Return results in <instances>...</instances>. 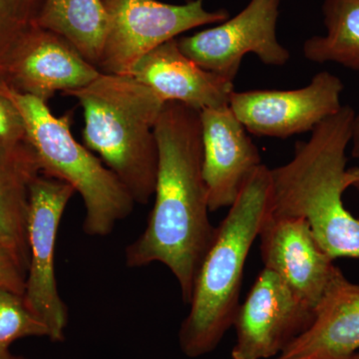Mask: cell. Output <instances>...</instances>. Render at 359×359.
Masks as SVG:
<instances>
[{
  "label": "cell",
  "mask_w": 359,
  "mask_h": 359,
  "mask_svg": "<svg viewBox=\"0 0 359 359\" xmlns=\"http://www.w3.org/2000/svg\"><path fill=\"white\" fill-rule=\"evenodd\" d=\"M155 135L159 161L154 205L145 230L127 245L125 262L129 268L164 264L178 282L184 304H189L216 233L203 176L200 111L176 101L165 102Z\"/></svg>",
  "instance_id": "6da1fadb"
},
{
  "label": "cell",
  "mask_w": 359,
  "mask_h": 359,
  "mask_svg": "<svg viewBox=\"0 0 359 359\" xmlns=\"http://www.w3.org/2000/svg\"><path fill=\"white\" fill-rule=\"evenodd\" d=\"M355 111L342 105L323 120L308 141L297 142L294 157L271 169L268 216L306 219L321 249L332 257L359 259V219L344 204L351 188L346 168Z\"/></svg>",
  "instance_id": "7a4b0ae2"
},
{
  "label": "cell",
  "mask_w": 359,
  "mask_h": 359,
  "mask_svg": "<svg viewBox=\"0 0 359 359\" xmlns=\"http://www.w3.org/2000/svg\"><path fill=\"white\" fill-rule=\"evenodd\" d=\"M271 192V169L262 164L216 226L196 276L190 311L180 327L179 346L187 358L212 353L233 327L245 262L268 215Z\"/></svg>",
  "instance_id": "3957f363"
},
{
  "label": "cell",
  "mask_w": 359,
  "mask_h": 359,
  "mask_svg": "<svg viewBox=\"0 0 359 359\" xmlns=\"http://www.w3.org/2000/svg\"><path fill=\"white\" fill-rule=\"evenodd\" d=\"M65 95L76 98L83 109L84 145L99 155L136 204L147 205L155 193V126L164 101L130 75L102 72Z\"/></svg>",
  "instance_id": "277c9868"
},
{
  "label": "cell",
  "mask_w": 359,
  "mask_h": 359,
  "mask_svg": "<svg viewBox=\"0 0 359 359\" xmlns=\"http://www.w3.org/2000/svg\"><path fill=\"white\" fill-rule=\"evenodd\" d=\"M0 89L22 116L26 138L45 176L69 184L83 200V231L92 237H105L116 224L130 216L135 201L119 179L101 159L75 140L70 113L56 117L47 103L21 93L6 82Z\"/></svg>",
  "instance_id": "5b68a950"
},
{
  "label": "cell",
  "mask_w": 359,
  "mask_h": 359,
  "mask_svg": "<svg viewBox=\"0 0 359 359\" xmlns=\"http://www.w3.org/2000/svg\"><path fill=\"white\" fill-rule=\"evenodd\" d=\"M108 13L107 37L98 69L129 75L148 52L199 26L229 20L226 9L208 11L204 0L175 6L157 0H104Z\"/></svg>",
  "instance_id": "8992f818"
},
{
  "label": "cell",
  "mask_w": 359,
  "mask_h": 359,
  "mask_svg": "<svg viewBox=\"0 0 359 359\" xmlns=\"http://www.w3.org/2000/svg\"><path fill=\"white\" fill-rule=\"evenodd\" d=\"M74 188L60 180L39 174L29 188L27 245L29 262L23 297L33 313L48 328L53 342L65 339L68 309L59 294L55 273L59 226Z\"/></svg>",
  "instance_id": "52a82bcc"
},
{
  "label": "cell",
  "mask_w": 359,
  "mask_h": 359,
  "mask_svg": "<svg viewBox=\"0 0 359 359\" xmlns=\"http://www.w3.org/2000/svg\"><path fill=\"white\" fill-rule=\"evenodd\" d=\"M280 2L250 0L235 18L177 39L180 50L200 67L231 82L248 53L256 54L264 65H285L290 53L276 37Z\"/></svg>",
  "instance_id": "ba28073f"
},
{
  "label": "cell",
  "mask_w": 359,
  "mask_h": 359,
  "mask_svg": "<svg viewBox=\"0 0 359 359\" xmlns=\"http://www.w3.org/2000/svg\"><path fill=\"white\" fill-rule=\"evenodd\" d=\"M314 314L280 276L264 268L236 314L231 359L275 358L308 330Z\"/></svg>",
  "instance_id": "9c48e42d"
},
{
  "label": "cell",
  "mask_w": 359,
  "mask_h": 359,
  "mask_svg": "<svg viewBox=\"0 0 359 359\" xmlns=\"http://www.w3.org/2000/svg\"><path fill=\"white\" fill-rule=\"evenodd\" d=\"M344 89L339 77L321 71L299 89L233 91L229 106L248 133L285 139L311 132L339 112Z\"/></svg>",
  "instance_id": "30bf717a"
},
{
  "label": "cell",
  "mask_w": 359,
  "mask_h": 359,
  "mask_svg": "<svg viewBox=\"0 0 359 359\" xmlns=\"http://www.w3.org/2000/svg\"><path fill=\"white\" fill-rule=\"evenodd\" d=\"M264 269L316 311L339 268L321 249L306 219L266 215L259 235Z\"/></svg>",
  "instance_id": "8fae6325"
},
{
  "label": "cell",
  "mask_w": 359,
  "mask_h": 359,
  "mask_svg": "<svg viewBox=\"0 0 359 359\" xmlns=\"http://www.w3.org/2000/svg\"><path fill=\"white\" fill-rule=\"evenodd\" d=\"M203 176L210 212L230 208L262 157L230 106L201 111Z\"/></svg>",
  "instance_id": "7c38bea8"
},
{
  "label": "cell",
  "mask_w": 359,
  "mask_h": 359,
  "mask_svg": "<svg viewBox=\"0 0 359 359\" xmlns=\"http://www.w3.org/2000/svg\"><path fill=\"white\" fill-rule=\"evenodd\" d=\"M100 74L67 40L35 26L14 54L4 82L47 103L56 92L82 88Z\"/></svg>",
  "instance_id": "4fadbf2b"
},
{
  "label": "cell",
  "mask_w": 359,
  "mask_h": 359,
  "mask_svg": "<svg viewBox=\"0 0 359 359\" xmlns=\"http://www.w3.org/2000/svg\"><path fill=\"white\" fill-rule=\"evenodd\" d=\"M129 75L152 89L164 102L176 101L200 112L228 106L235 91L233 82L187 57L177 39L142 56Z\"/></svg>",
  "instance_id": "5bb4252c"
},
{
  "label": "cell",
  "mask_w": 359,
  "mask_h": 359,
  "mask_svg": "<svg viewBox=\"0 0 359 359\" xmlns=\"http://www.w3.org/2000/svg\"><path fill=\"white\" fill-rule=\"evenodd\" d=\"M359 353V285L339 269L311 325L273 359H353Z\"/></svg>",
  "instance_id": "9a60e30c"
},
{
  "label": "cell",
  "mask_w": 359,
  "mask_h": 359,
  "mask_svg": "<svg viewBox=\"0 0 359 359\" xmlns=\"http://www.w3.org/2000/svg\"><path fill=\"white\" fill-rule=\"evenodd\" d=\"M39 174V164L29 143L16 150L0 151V245L13 254L25 273L29 262V188Z\"/></svg>",
  "instance_id": "2e32d148"
},
{
  "label": "cell",
  "mask_w": 359,
  "mask_h": 359,
  "mask_svg": "<svg viewBox=\"0 0 359 359\" xmlns=\"http://www.w3.org/2000/svg\"><path fill=\"white\" fill-rule=\"evenodd\" d=\"M104 0H45L36 25L58 34L89 63L100 65L107 37Z\"/></svg>",
  "instance_id": "e0dca14e"
},
{
  "label": "cell",
  "mask_w": 359,
  "mask_h": 359,
  "mask_svg": "<svg viewBox=\"0 0 359 359\" xmlns=\"http://www.w3.org/2000/svg\"><path fill=\"white\" fill-rule=\"evenodd\" d=\"M323 13L327 34L306 40L304 57L359 71V0H325Z\"/></svg>",
  "instance_id": "ac0fdd59"
},
{
  "label": "cell",
  "mask_w": 359,
  "mask_h": 359,
  "mask_svg": "<svg viewBox=\"0 0 359 359\" xmlns=\"http://www.w3.org/2000/svg\"><path fill=\"white\" fill-rule=\"evenodd\" d=\"M45 0H0V83L23 40L36 25Z\"/></svg>",
  "instance_id": "d6986e66"
},
{
  "label": "cell",
  "mask_w": 359,
  "mask_h": 359,
  "mask_svg": "<svg viewBox=\"0 0 359 359\" xmlns=\"http://www.w3.org/2000/svg\"><path fill=\"white\" fill-rule=\"evenodd\" d=\"M26 337L48 339V328L30 311L22 294L0 287V359L11 356L13 342Z\"/></svg>",
  "instance_id": "ffe728a7"
},
{
  "label": "cell",
  "mask_w": 359,
  "mask_h": 359,
  "mask_svg": "<svg viewBox=\"0 0 359 359\" xmlns=\"http://www.w3.org/2000/svg\"><path fill=\"white\" fill-rule=\"evenodd\" d=\"M28 144L22 116L0 89V151H13Z\"/></svg>",
  "instance_id": "44dd1931"
},
{
  "label": "cell",
  "mask_w": 359,
  "mask_h": 359,
  "mask_svg": "<svg viewBox=\"0 0 359 359\" xmlns=\"http://www.w3.org/2000/svg\"><path fill=\"white\" fill-rule=\"evenodd\" d=\"M26 273L8 250L0 245V287L25 294Z\"/></svg>",
  "instance_id": "7402d4cb"
},
{
  "label": "cell",
  "mask_w": 359,
  "mask_h": 359,
  "mask_svg": "<svg viewBox=\"0 0 359 359\" xmlns=\"http://www.w3.org/2000/svg\"><path fill=\"white\" fill-rule=\"evenodd\" d=\"M351 155L353 158L359 159V113L354 116L353 129H351ZM348 173L351 177V187L358 191L359 195V166L349 168Z\"/></svg>",
  "instance_id": "603a6c76"
},
{
  "label": "cell",
  "mask_w": 359,
  "mask_h": 359,
  "mask_svg": "<svg viewBox=\"0 0 359 359\" xmlns=\"http://www.w3.org/2000/svg\"><path fill=\"white\" fill-rule=\"evenodd\" d=\"M6 359H26L25 358H22V356L14 355V354L11 353V356Z\"/></svg>",
  "instance_id": "cb8c5ba5"
},
{
  "label": "cell",
  "mask_w": 359,
  "mask_h": 359,
  "mask_svg": "<svg viewBox=\"0 0 359 359\" xmlns=\"http://www.w3.org/2000/svg\"><path fill=\"white\" fill-rule=\"evenodd\" d=\"M353 359H359V353L356 354V355L354 356Z\"/></svg>",
  "instance_id": "d4e9b609"
}]
</instances>
